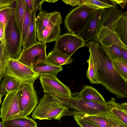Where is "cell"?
<instances>
[{
  "instance_id": "cell-43",
  "label": "cell",
  "mask_w": 127,
  "mask_h": 127,
  "mask_svg": "<svg viewBox=\"0 0 127 127\" xmlns=\"http://www.w3.org/2000/svg\"><path fill=\"white\" fill-rule=\"evenodd\" d=\"M0 127H4L3 125L2 122L0 121Z\"/></svg>"
},
{
  "instance_id": "cell-32",
  "label": "cell",
  "mask_w": 127,
  "mask_h": 127,
  "mask_svg": "<svg viewBox=\"0 0 127 127\" xmlns=\"http://www.w3.org/2000/svg\"><path fill=\"white\" fill-rule=\"evenodd\" d=\"M82 1L84 4L95 10L112 7L103 2L102 0H82Z\"/></svg>"
},
{
  "instance_id": "cell-21",
  "label": "cell",
  "mask_w": 127,
  "mask_h": 127,
  "mask_svg": "<svg viewBox=\"0 0 127 127\" xmlns=\"http://www.w3.org/2000/svg\"><path fill=\"white\" fill-rule=\"evenodd\" d=\"M36 12H31V20L22 49L29 48L37 43L35 26Z\"/></svg>"
},
{
  "instance_id": "cell-31",
  "label": "cell",
  "mask_w": 127,
  "mask_h": 127,
  "mask_svg": "<svg viewBox=\"0 0 127 127\" xmlns=\"http://www.w3.org/2000/svg\"><path fill=\"white\" fill-rule=\"evenodd\" d=\"M109 55L112 61L121 59V54L122 47L120 46L113 44L108 47H104Z\"/></svg>"
},
{
  "instance_id": "cell-42",
  "label": "cell",
  "mask_w": 127,
  "mask_h": 127,
  "mask_svg": "<svg viewBox=\"0 0 127 127\" xmlns=\"http://www.w3.org/2000/svg\"><path fill=\"white\" fill-rule=\"evenodd\" d=\"M121 104L123 108L126 111H127V102H124L121 103Z\"/></svg>"
},
{
  "instance_id": "cell-15",
  "label": "cell",
  "mask_w": 127,
  "mask_h": 127,
  "mask_svg": "<svg viewBox=\"0 0 127 127\" xmlns=\"http://www.w3.org/2000/svg\"><path fill=\"white\" fill-rule=\"evenodd\" d=\"M94 40L104 47L116 44L127 49V46L120 40L114 32L106 27L99 29Z\"/></svg>"
},
{
  "instance_id": "cell-26",
  "label": "cell",
  "mask_w": 127,
  "mask_h": 127,
  "mask_svg": "<svg viewBox=\"0 0 127 127\" xmlns=\"http://www.w3.org/2000/svg\"><path fill=\"white\" fill-rule=\"evenodd\" d=\"M26 4L25 0H16L14 11V20L21 35Z\"/></svg>"
},
{
  "instance_id": "cell-13",
  "label": "cell",
  "mask_w": 127,
  "mask_h": 127,
  "mask_svg": "<svg viewBox=\"0 0 127 127\" xmlns=\"http://www.w3.org/2000/svg\"><path fill=\"white\" fill-rule=\"evenodd\" d=\"M104 9L95 10L89 18L83 30L77 35L85 43L95 37L101 16Z\"/></svg>"
},
{
  "instance_id": "cell-36",
  "label": "cell",
  "mask_w": 127,
  "mask_h": 127,
  "mask_svg": "<svg viewBox=\"0 0 127 127\" xmlns=\"http://www.w3.org/2000/svg\"><path fill=\"white\" fill-rule=\"evenodd\" d=\"M16 0H0V9L12 6Z\"/></svg>"
},
{
  "instance_id": "cell-17",
  "label": "cell",
  "mask_w": 127,
  "mask_h": 127,
  "mask_svg": "<svg viewBox=\"0 0 127 127\" xmlns=\"http://www.w3.org/2000/svg\"><path fill=\"white\" fill-rule=\"evenodd\" d=\"M112 31L120 40L127 46V12H123L112 25Z\"/></svg>"
},
{
  "instance_id": "cell-14",
  "label": "cell",
  "mask_w": 127,
  "mask_h": 127,
  "mask_svg": "<svg viewBox=\"0 0 127 127\" xmlns=\"http://www.w3.org/2000/svg\"><path fill=\"white\" fill-rule=\"evenodd\" d=\"M121 9L116 5L109 8H105L101 16L95 38L99 29L106 27L112 31V25L114 22L123 14Z\"/></svg>"
},
{
  "instance_id": "cell-28",
  "label": "cell",
  "mask_w": 127,
  "mask_h": 127,
  "mask_svg": "<svg viewBox=\"0 0 127 127\" xmlns=\"http://www.w3.org/2000/svg\"><path fill=\"white\" fill-rule=\"evenodd\" d=\"M87 62L88 64V67L86 73L87 78L92 84H97L100 83L98 77L92 56L90 54L89 58Z\"/></svg>"
},
{
  "instance_id": "cell-22",
  "label": "cell",
  "mask_w": 127,
  "mask_h": 127,
  "mask_svg": "<svg viewBox=\"0 0 127 127\" xmlns=\"http://www.w3.org/2000/svg\"><path fill=\"white\" fill-rule=\"evenodd\" d=\"M47 60L54 65L59 66L71 63V57L65 55L54 48L47 56Z\"/></svg>"
},
{
  "instance_id": "cell-19",
  "label": "cell",
  "mask_w": 127,
  "mask_h": 127,
  "mask_svg": "<svg viewBox=\"0 0 127 127\" xmlns=\"http://www.w3.org/2000/svg\"><path fill=\"white\" fill-rule=\"evenodd\" d=\"M60 25L54 26L45 29L41 33L37 34L38 42L46 43L56 41L61 33Z\"/></svg>"
},
{
  "instance_id": "cell-34",
  "label": "cell",
  "mask_w": 127,
  "mask_h": 127,
  "mask_svg": "<svg viewBox=\"0 0 127 127\" xmlns=\"http://www.w3.org/2000/svg\"><path fill=\"white\" fill-rule=\"evenodd\" d=\"M73 117L77 124L81 127H99L75 116Z\"/></svg>"
},
{
  "instance_id": "cell-20",
  "label": "cell",
  "mask_w": 127,
  "mask_h": 127,
  "mask_svg": "<svg viewBox=\"0 0 127 127\" xmlns=\"http://www.w3.org/2000/svg\"><path fill=\"white\" fill-rule=\"evenodd\" d=\"M106 105L108 111L127 125V111L125 110L121 104L117 103L114 98H112L106 102Z\"/></svg>"
},
{
  "instance_id": "cell-39",
  "label": "cell",
  "mask_w": 127,
  "mask_h": 127,
  "mask_svg": "<svg viewBox=\"0 0 127 127\" xmlns=\"http://www.w3.org/2000/svg\"><path fill=\"white\" fill-rule=\"evenodd\" d=\"M121 59L127 61V49L124 47L122 48Z\"/></svg>"
},
{
  "instance_id": "cell-3",
  "label": "cell",
  "mask_w": 127,
  "mask_h": 127,
  "mask_svg": "<svg viewBox=\"0 0 127 127\" xmlns=\"http://www.w3.org/2000/svg\"><path fill=\"white\" fill-rule=\"evenodd\" d=\"M68 108L74 109L69 111L67 115L77 114L97 115L108 111L106 104L103 105L89 100L71 97H53Z\"/></svg>"
},
{
  "instance_id": "cell-12",
  "label": "cell",
  "mask_w": 127,
  "mask_h": 127,
  "mask_svg": "<svg viewBox=\"0 0 127 127\" xmlns=\"http://www.w3.org/2000/svg\"><path fill=\"white\" fill-rule=\"evenodd\" d=\"M62 17L60 12L54 11L49 13L41 9L36 17L35 26L37 34L45 29L62 23Z\"/></svg>"
},
{
  "instance_id": "cell-33",
  "label": "cell",
  "mask_w": 127,
  "mask_h": 127,
  "mask_svg": "<svg viewBox=\"0 0 127 127\" xmlns=\"http://www.w3.org/2000/svg\"><path fill=\"white\" fill-rule=\"evenodd\" d=\"M14 8L7 7L0 10V24H2L5 29L7 21Z\"/></svg>"
},
{
  "instance_id": "cell-6",
  "label": "cell",
  "mask_w": 127,
  "mask_h": 127,
  "mask_svg": "<svg viewBox=\"0 0 127 127\" xmlns=\"http://www.w3.org/2000/svg\"><path fill=\"white\" fill-rule=\"evenodd\" d=\"M18 104L21 115L27 117L36 108L38 96L33 84L30 83H20L18 90Z\"/></svg>"
},
{
  "instance_id": "cell-41",
  "label": "cell",
  "mask_w": 127,
  "mask_h": 127,
  "mask_svg": "<svg viewBox=\"0 0 127 127\" xmlns=\"http://www.w3.org/2000/svg\"><path fill=\"white\" fill-rule=\"evenodd\" d=\"M25 0L28 8L31 12L33 11L32 0Z\"/></svg>"
},
{
  "instance_id": "cell-27",
  "label": "cell",
  "mask_w": 127,
  "mask_h": 127,
  "mask_svg": "<svg viewBox=\"0 0 127 127\" xmlns=\"http://www.w3.org/2000/svg\"><path fill=\"white\" fill-rule=\"evenodd\" d=\"M9 59L6 45L0 40V81L5 75V71Z\"/></svg>"
},
{
  "instance_id": "cell-5",
  "label": "cell",
  "mask_w": 127,
  "mask_h": 127,
  "mask_svg": "<svg viewBox=\"0 0 127 127\" xmlns=\"http://www.w3.org/2000/svg\"><path fill=\"white\" fill-rule=\"evenodd\" d=\"M14 11V8L7 21L5 30V39L9 59L18 60L23 47L21 34L15 21Z\"/></svg>"
},
{
  "instance_id": "cell-2",
  "label": "cell",
  "mask_w": 127,
  "mask_h": 127,
  "mask_svg": "<svg viewBox=\"0 0 127 127\" xmlns=\"http://www.w3.org/2000/svg\"><path fill=\"white\" fill-rule=\"evenodd\" d=\"M69 111L68 108L55 98L45 94L40 99L32 117L35 119L59 120L67 116Z\"/></svg>"
},
{
  "instance_id": "cell-44",
  "label": "cell",
  "mask_w": 127,
  "mask_h": 127,
  "mask_svg": "<svg viewBox=\"0 0 127 127\" xmlns=\"http://www.w3.org/2000/svg\"><path fill=\"white\" fill-rule=\"evenodd\" d=\"M2 97V96L0 94V105L1 101V99Z\"/></svg>"
},
{
  "instance_id": "cell-40",
  "label": "cell",
  "mask_w": 127,
  "mask_h": 127,
  "mask_svg": "<svg viewBox=\"0 0 127 127\" xmlns=\"http://www.w3.org/2000/svg\"><path fill=\"white\" fill-rule=\"evenodd\" d=\"M116 5L119 4L123 8H124L126 5L127 3V0H114Z\"/></svg>"
},
{
  "instance_id": "cell-11",
  "label": "cell",
  "mask_w": 127,
  "mask_h": 127,
  "mask_svg": "<svg viewBox=\"0 0 127 127\" xmlns=\"http://www.w3.org/2000/svg\"><path fill=\"white\" fill-rule=\"evenodd\" d=\"M46 43L38 42L27 48L22 49L18 60L24 65L32 67L37 62L47 59Z\"/></svg>"
},
{
  "instance_id": "cell-8",
  "label": "cell",
  "mask_w": 127,
  "mask_h": 127,
  "mask_svg": "<svg viewBox=\"0 0 127 127\" xmlns=\"http://www.w3.org/2000/svg\"><path fill=\"white\" fill-rule=\"evenodd\" d=\"M39 80L43 92L52 97H71L69 88L54 75H40Z\"/></svg>"
},
{
  "instance_id": "cell-18",
  "label": "cell",
  "mask_w": 127,
  "mask_h": 127,
  "mask_svg": "<svg viewBox=\"0 0 127 127\" xmlns=\"http://www.w3.org/2000/svg\"><path fill=\"white\" fill-rule=\"evenodd\" d=\"M72 96L102 104H106V101L102 95L96 89L90 86H84L80 92L72 95Z\"/></svg>"
},
{
  "instance_id": "cell-10",
  "label": "cell",
  "mask_w": 127,
  "mask_h": 127,
  "mask_svg": "<svg viewBox=\"0 0 127 127\" xmlns=\"http://www.w3.org/2000/svg\"><path fill=\"white\" fill-rule=\"evenodd\" d=\"M85 45L83 40L77 35L69 33L60 36L56 41L54 48L71 57L79 48Z\"/></svg>"
},
{
  "instance_id": "cell-7",
  "label": "cell",
  "mask_w": 127,
  "mask_h": 127,
  "mask_svg": "<svg viewBox=\"0 0 127 127\" xmlns=\"http://www.w3.org/2000/svg\"><path fill=\"white\" fill-rule=\"evenodd\" d=\"M5 75L11 77L20 83L28 82L33 84L39 76L31 67L18 60L10 59H9L5 69Z\"/></svg>"
},
{
  "instance_id": "cell-24",
  "label": "cell",
  "mask_w": 127,
  "mask_h": 127,
  "mask_svg": "<svg viewBox=\"0 0 127 127\" xmlns=\"http://www.w3.org/2000/svg\"><path fill=\"white\" fill-rule=\"evenodd\" d=\"M73 116L86 121L99 127H109L108 120L100 114L94 115L77 114H74Z\"/></svg>"
},
{
  "instance_id": "cell-29",
  "label": "cell",
  "mask_w": 127,
  "mask_h": 127,
  "mask_svg": "<svg viewBox=\"0 0 127 127\" xmlns=\"http://www.w3.org/2000/svg\"><path fill=\"white\" fill-rule=\"evenodd\" d=\"M31 11L28 8L26 3L21 33L22 47L24 44L25 39L29 27L31 20Z\"/></svg>"
},
{
  "instance_id": "cell-4",
  "label": "cell",
  "mask_w": 127,
  "mask_h": 127,
  "mask_svg": "<svg viewBox=\"0 0 127 127\" xmlns=\"http://www.w3.org/2000/svg\"><path fill=\"white\" fill-rule=\"evenodd\" d=\"M94 9L83 4L71 9L64 21V26L69 33L77 35L82 31Z\"/></svg>"
},
{
  "instance_id": "cell-38",
  "label": "cell",
  "mask_w": 127,
  "mask_h": 127,
  "mask_svg": "<svg viewBox=\"0 0 127 127\" xmlns=\"http://www.w3.org/2000/svg\"><path fill=\"white\" fill-rule=\"evenodd\" d=\"M5 30L3 25L0 24V40L6 45L5 39Z\"/></svg>"
},
{
  "instance_id": "cell-16",
  "label": "cell",
  "mask_w": 127,
  "mask_h": 127,
  "mask_svg": "<svg viewBox=\"0 0 127 127\" xmlns=\"http://www.w3.org/2000/svg\"><path fill=\"white\" fill-rule=\"evenodd\" d=\"M31 68L39 76L50 75L56 76L58 73L63 69L62 67L54 65L47 59L37 62L32 65Z\"/></svg>"
},
{
  "instance_id": "cell-25",
  "label": "cell",
  "mask_w": 127,
  "mask_h": 127,
  "mask_svg": "<svg viewBox=\"0 0 127 127\" xmlns=\"http://www.w3.org/2000/svg\"><path fill=\"white\" fill-rule=\"evenodd\" d=\"M4 127H37L36 123L27 117L13 119L2 122Z\"/></svg>"
},
{
  "instance_id": "cell-30",
  "label": "cell",
  "mask_w": 127,
  "mask_h": 127,
  "mask_svg": "<svg viewBox=\"0 0 127 127\" xmlns=\"http://www.w3.org/2000/svg\"><path fill=\"white\" fill-rule=\"evenodd\" d=\"M113 63L118 73L127 82V61L118 59L113 60Z\"/></svg>"
},
{
  "instance_id": "cell-45",
  "label": "cell",
  "mask_w": 127,
  "mask_h": 127,
  "mask_svg": "<svg viewBox=\"0 0 127 127\" xmlns=\"http://www.w3.org/2000/svg\"><path fill=\"white\" fill-rule=\"evenodd\" d=\"M2 8H1V9H0H0H2Z\"/></svg>"
},
{
  "instance_id": "cell-35",
  "label": "cell",
  "mask_w": 127,
  "mask_h": 127,
  "mask_svg": "<svg viewBox=\"0 0 127 127\" xmlns=\"http://www.w3.org/2000/svg\"><path fill=\"white\" fill-rule=\"evenodd\" d=\"M45 1L46 2V0H32L33 11L36 12L42 9V5Z\"/></svg>"
},
{
  "instance_id": "cell-1",
  "label": "cell",
  "mask_w": 127,
  "mask_h": 127,
  "mask_svg": "<svg viewBox=\"0 0 127 127\" xmlns=\"http://www.w3.org/2000/svg\"><path fill=\"white\" fill-rule=\"evenodd\" d=\"M92 56L100 83L119 98L127 97V82L115 69L104 47L94 40L85 43Z\"/></svg>"
},
{
  "instance_id": "cell-9",
  "label": "cell",
  "mask_w": 127,
  "mask_h": 127,
  "mask_svg": "<svg viewBox=\"0 0 127 127\" xmlns=\"http://www.w3.org/2000/svg\"><path fill=\"white\" fill-rule=\"evenodd\" d=\"M0 118L2 122L22 116L18 104V90L7 93L0 109Z\"/></svg>"
},
{
  "instance_id": "cell-37",
  "label": "cell",
  "mask_w": 127,
  "mask_h": 127,
  "mask_svg": "<svg viewBox=\"0 0 127 127\" xmlns=\"http://www.w3.org/2000/svg\"><path fill=\"white\" fill-rule=\"evenodd\" d=\"M62 1L67 4L69 5L72 6L84 4L82 0H62Z\"/></svg>"
},
{
  "instance_id": "cell-23",
  "label": "cell",
  "mask_w": 127,
  "mask_h": 127,
  "mask_svg": "<svg viewBox=\"0 0 127 127\" xmlns=\"http://www.w3.org/2000/svg\"><path fill=\"white\" fill-rule=\"evenodd\" d=\"M20 83L11 77L5 75L0 85V94L2 96L7 93L18 90Z\"/></svg>"
}]
</instances>
